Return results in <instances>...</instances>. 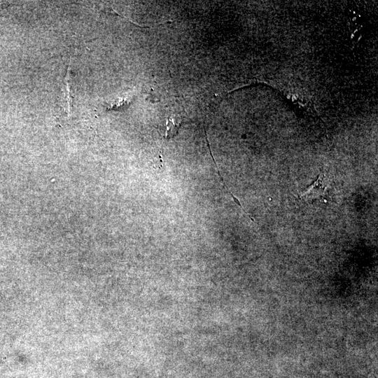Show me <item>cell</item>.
Masks as SVG:
<instances>
[{"label": "cell", "instance_id": "6da1fadb", "mask_svg": "<svg viewBox=\"0 0 378 378\" xmlns=\"http://www.w3.org/2000/svg\"><path fill=\"white\" fill-rule=\"evenodd\" d=\"M326 190L325 175L321 174L307 190L300 195V199L310 203L315 201H324Z\"/></svg>", "mask_w": 378, "mask_h": 378}, {"label": "cell", "instance_id": "7a4b0ae2", "mask_svg": "<svg viewBox=\"0 0 378 378\" xmlns=\"http://www.w3.org/2000/svg\"><path fill=\"white\" fill-rule=\"evenodd\" d=\"M179 124L175 123L174 120L169 118L167 124L166 138L170 139L175 136L178 130Z\"/></svg>", "mask_w": 378, "mask_h": 378}]
</instances>
